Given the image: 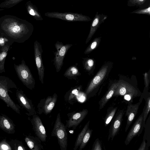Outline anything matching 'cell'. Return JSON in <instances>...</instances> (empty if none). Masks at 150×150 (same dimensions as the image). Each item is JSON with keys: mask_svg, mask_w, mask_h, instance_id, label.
<instances>
[{"mask_svg": "<svg viewBox=\"0 0 150 150\" xmlns=\"http://www.w3.org/2000/svg\"><path fill=\"white\" fill-rule=\"evenodd\" d=\"M1 28L5 34L14 41L23 42L32 35L34 28L31 23L20 22L11 18L4 19L1 24Z\"/></svg>", "mask_w": 150, "mask_h": 150, "instance_id": "6da1fadb", "label": "cell"}, {"mask_svg": "<svg viewBox=\"0 0 150 150\" xmlns=\"http://www.w3.org/2000/svg\"><path fill=\"white\" fill-rule=\"evenodd\" d=\"M17 89L15 83L9 78L0 76V99L3 101L8 107L11 108L18 114H20V107L12 100L8 92L12 88Z\"/></svg>", "mask_w": 150, "mask_h": 150, "instance_id": "7a4b0ae2", "label": "cell"}, {"mask_svg": "<svg viewBox=\"0 0 150 150\" xmlns=\"http://www.w3.org/2000/svg\"><path fill=\"white\" fill-rule=\"evenodd\" d=\"M51 135L57 137L61 150H67L68 141L67 133L66 126L61 121L59 113L57 115Z\"/></svg>", "mask_w": 150, "mask_h": 150, "instance_id": "3957f363", "label": "cell"}, {"mask_svg": "<svg viewBox=\"0 0 150 150\" xmlns=\"http://www.w3.org/2000/svg\"><path fill=\"white\" fill-rule=\"evenodd\" d=\"M15 67L18 77L23 84L30 89L33 90L34 88L35 80L24 61H23L20 64L15 65Z\"/></svg>", "mask_w": 150, "mask_h": 150, "instance_id": "277c9868", "label": "cell"}, {"mask_svg": "<svg viewBox=\"0 0 150 150\" xmlns=\"http://www.w3.org/2000/svg\"><path fill=\"white\" fill-rule=\"evenodd\" d=\"M138 91L132 86L125 82L118 81L117 86L112 96H123L127 101L131 100L138 96Z\"/></svg>", "mask_w": 150, "mask_h": 150, "instance_id": "5b68a950", "label": "cell"}, {"mask_svg": "<svg viewBox=\"0 0 150 150\" xmlns=\"http://www.w3.org/2000/svg\"><path fill=\"white\" fill-rule=\"evenodd\" d=\"M72 46V44H66L64 45L62 42L57 41L55 44L57 51L55 53L54 59V64L57 72L61 70L63 64L65 56L69 49Z\"/></svg>", "mask_w": 150, "mask_h": 150, "instance_id": "8992f818", "label": "cell"}, {"mask_svg": "<svg viewBox=\"0 0 150 150\" xmlns=\"http://www.w3.org/2000/svg\"><path fill=\"white\" fill-rule=\"evenodd\" d=\"M45 16L69 22L83 21L87 19L86 17L81 14L71 12H47L45 13Z\"/></svg>", "mask_w": 150, "mask_h": 150, "instance_id": "52a82bcc", "label": "cell"}, {"mask_svg": "<svg viewBox=\"0 0 150 150\" xmlns=\"http://www.w3.org/2000/svg\"><path fill=\"white\" fill-rule=\"evenodd\" d=\"M35 59L38 71L39 79L42 84L44 83L45 68L42 59L43 50L41 44L37 40L34 45Z\"/></svg>", "mask_w": 150, "mask_h": 150, "instance_id": "ba28073f", "label": "cell"}, {"mask_svg": "<svg viewBox=\"0 0 150 150\" xmlns=\"http://www.w3.org/2000/svg\"><path fill=\"white\" fill-rule=\"evenodd\" d=\"M145 125L142 112L132 126L127 134L125 143L127 145L135 137L139 135L142 132Z\"/></svg>", "mask_w": 150, "mask_h": 150, "instance_id": "9c48e42d", "label": "cell"}, {"mask_svg": "<svg viewBox=\"0 0 150 150\" xmlns=\"http://www.w3.org/2000/svg\"><path fill=\"white\" fill-rule=\"evenodd\" d=\"M57 99V95L54 93L52 96H48L42 99L38 104V113H43L45 115L50 113L53 109Z\"/></svg>", "mask_w": 150, "mask_h": 150, "instance_id": "30bf717a", "label": "cell"}, {"mask_svg": "<svg viewBox=\"0 0 150 150\" xmlns=\"http://www.w3.org/2000/svg\"><path fill=\"white\" fill-rule=\"evenodd\" d=\"M16 95L20 105L28 112L27 114L28 115L33 116L36 114V112L32 101L27 98L23 91L17 89Z\"/></svg>", "mask_w": 150, "mask_h": 150, "instance_id": "8fae6325", "label": "cell"}, {"mask_svg": "<svg viewBox=\"0 0 150 150\" xmlns=\"http://www.w3.org/2000/svg\"><path fill=\"white\" fill-rule=\"evenodd\" d=\"M32 116L31 122L36 137L39 138L41 141L45 142L47 138L46 131L41 119L36 114Z\"/></svg>", "mask_w": 150, "mask_h": 150, "instance_id": "7c38bea8", "label": "cell"}, {"mask_svg": "<svg viewBox=\"0 0 150 150\" xmlns=\"http://www.w3.org/2000/svg\"><path fill=\"white\" fill-rule=\"evenodd\" d=\"M88 112V110L85 109L79 112L73 113L69 117V119L67 121L66 127L75 129L84 119Z\"/></svg>", "mask_w": 150, "mask_h": 150, "instance_id": "4fadbf2b", "label": "cell"}, {"mask_svg": "<svg viewBox=\"0 0 150 150\" xmlns=\"http://www.w3.org/2000/svg\"><path fill=\"white\" fill-rule=\"evenodd\" d=\"M141 103V101H139V102L134 104H132L131 102L128 104L125 112V116L127 117L125 132L127 131L136 116Z\"/></svg>", "mask_w": 150, "mask_h": 150, "instance_id": "5bb4252c", "label": "cell"}, {"mask_svg": "<svg viewBox=\"0 0 150 150\" xmlns=\"http://www.w3.org/2000/svg\"><path fill=\"white\" fill-rule=\"evenodd\" d=\"M124 113V110H122L119 111L116 115L110 126L108 140L111 139L112 140L117 133L122 123Z\"/></svg>", "mask_w": 150, "mask_h": 150, "instance_id": "9a60e30c", "label": "cell"}, {"mask_svg": "<svg viewBox=\"0 0 150 150\" xmlns=\"http://www.w3.org/2000/svg\"><path fill=\"white\" fill-rule=\"evenodd\" d=\"M108 66L103 67L93 78L88 86L86 91L87 95L91 93L101 83L106 74Z\"/></svg>", "mask_w": 150, "mask_h": 150, "instance_id": "2e32d148", "label": "cell"}, {"mask_svg": "<svg viewBox=\"0 0 150 150\" xmlns=\"http://www.w3.org/2000/svg\"><path fill=\"white\" fill-rule=\"evenodd\" d=\"M0 129L10 134L15 132V125L12 120L5 115H0Z\"/></svg>", "mask_w": 150, "mask_h": 150, "instance_id": "e0dca14e", "label": "cell"}, {"mask_svg": "<svg viewBox=\"0 0 150 150\" xmlns=\"http://www.w3.org/2000/svg\"><path fill=\"white\" fill-rule=\"evenodd\" d=\"M25 142L29 148L32 150H41L43 149L41 141L37 137L28 136L25 137Z\"/></svg>", "mask_w": 150, "mask_h": 150, "instance_id": "ac0fdd59", "label": "cell"}, {"mask_svg": "<svg viewBox=\"0 0 150 150\" xmlns=\"http://www.w3.org/2000/svg\"><path fill=\"white\" fill-rule=\"evenodd\" d=\"M117 84L118 82L112 84L108 91L99 101L98 102L99 105V110L103 108L108 102L112 96Z\"/></svg>", "mask_w": 150, "mask_h": 150, "instance_id": "d6986e66", "label": "cell"}, {"mask_svg": "<svg viewBox=\"0 0 150 150\" xmlns=\"http://www.w3.org/2000/svg\"><path fill=\"white\" fill-rule=\"evenodd\" d=\"M27 9L28 13L32 16L36 20L42 21L43 20L40 13L37 7L30 2L27 4Z\"/></svg>", "mask_w": 150, "mask_h": 150, "instance_id": "ffe728a7", "label": "cell"}, {"mask_svg": "<svg viewBox=\"0 0 150 150\" xmlns=\"http://www.w3.org/2000/svg\"><path fill=\"white\" fill-rule=\"evenodd\" d=\"M144 98L145 100V104L143 109L144 114V120L145 123L149 112L150 110V95L149 93H146L141 96L139 101H142L143 98Z\"/></svg>", "mask_w": 150, "mask_h": 150, "instance_id": "44dd1931", "label": "cell"}, {"mask_svg": "<svg viewBox=\"0 0 150 150\" xmlns=\"http://www.w3.org/2000/svg\"><path fill=\"white\" fill-rule=\"evenodd\" d=\"M9 47L10 45H6L0 50V73L5 72V61Z\"/></svg>", "mask_w": 150, "mask_h": 150, "instance_id": "7402d4cb", "label": "cell"}, {"mask_svg": "<svg viewBox=\"0 0 150 150\" xmlns=\"http://www.w3.org/2000/svg\"><path fill=\"white\" fill-rule=\"evenodd\" d=\"M81 74L78 69L75 66L69 67L66 70L64 74V76L69 79H74L76 77Z\"/></svg>", "mask_w": 150, "mask_h": 150, "instance_id": "603a6c76", "label": "cell"}, {"mask_svg": "<svg viewBox=\"0 0 150 150\" xmlns=\"http://www.w3.org/2000/svg\"><path fill=\"white\" fill-rule=\"evenodd\" d=\"M90 121H89L85 125L83 128L78 134L75 142L74 150H76L81 144L83 138L89 127Z\"/></svg>", "mask_w": 150, "mask_h": 150, "instance_id": "cb8c5ba5", "label": "cell"}, {"mask_svg": "<svg viewBox=\"0 0 150 150\" xmlns=\"http://www.w3.org/2000/svg\"><path fill=\"white\" fill-rule=\"evenodd\" d=\"M117 109V107H110L107 110V113L104 119L105 126H107L114 116Z\"/></svg>", "mask_w": 150, "mask_h": 150, "instance_id": "d4e9b609", "label": "cell"}, {"mask_svg": "<svg viewBox=\"0 0 150 150\" xmlns=\"http://www.w3.org/2000/svg\"><path fill=\"white\" fill-rule=\"evenodd\" d=\"M150 116H149L146 123H145V129L143 137V139L147 141L146 144V149L150 146Z\"/></svg>", "mask_w": 150, "mask_h": 150, "instance_id": "484cf974", "label": "cell"}, {"mask_svg": "<svg viewBox=\"0 0 150 150\" xmlns=\"http://www.w3.org/2000/svg\"><path fill=\"white\" fill-rule=\"evenodd\" d=\"M12 150H25L26 148L22 142L17 139H11L9 142Z\"/></svg>", "mask_w": 150, "mask_h": 150, "instance_id": "4316f807", "label": "cell"}, {"mask_svg": "<svg viewBox=\"0 0 150 150\" xmlns=\"http://www.w3.org/2000/svg\"><path fill=\"white\" fill-rule=\"evenodd\" d=\"M92 131V129H88L79 146V150H81L85 146L91 137Z\"/></svg>", "mask_w": 150, "mask_h": 150, "instance_id": "83f0119b", "label": "cell"}, {"mask_svg": "<svg viewBox=\"0 0 150 150\" xmlns=\"http://www.w3.org/2000/svg\"><path fill=\"white\" fill-rule=\"evenodd\" d=\"M99 41V39H96L93 41L86 50L84 52V54H88L94 50L97 46Z\"/></svg>", "mask_w": 150, "mask_h": 150, "instance_id": "f1b7e54d", "label": "cell"}, {"mask_svg": "<svg viewBox=\"0 0 150 150\" xmlns=\"http://www.w3.org/2000/svg\"><path fill=\"white\" fill-rule=\"evenodd\" d=\"M11 148L6 139L0 142V150H11Z\"/></svg>", "mask_w": 150, "mask_h": 150, "instance_id": "f546056e", "label": "cell"}, {"mask_svg": "<svg viewBox=\"0 0 150 150\" xmlns=\"http://www.w3.org/2000/svg\"><path fill=\"white\" fill-rule=\"evenodd\" d=\"M94 63V61L92 59H89L86 60L84 64L85 69L88 71L90 70L93 67Z\"/></svg>", "mask_w": 150, "mask_h": 150, "instance_id": "4dcf8cb0", "label": "cell"}, {"mask_svg": "<svg viewBox=\"0 0 150 150\" xmlns=\"http://www.w3.org/2000/svg\"><path fill=\"white\" fill-rule=\"evenodd\" d=\"M92 150H102L101 145L98 139H97L93 146Z\"/></svg>", "mask_w": 150, "mask_h": 150, "instance_id": "1f68e13d", "label": "cell"}, {"mask_svg": "<svg viewBox=\"0 0 150 150\" xmlns=\"http://www.w3.org/2000/svg\"><path fill=\"white\" fill-rule=\"evenodd\" d=\"M78 88H77L74 89L72 91L68 98L69 100H70L75 96L77 95L79 92V90L78 89Z\"/></svg>", "mask_w": 150, "mask_h": 150, "instance_id": "d6a6232c", "label": "cell"}, {"mask_svg": "<svg viewBox=\"0 0 150 150\" xmlns=\"http://www.w3.org/2000/svg\"><path fill=\"white\" fill-rule=\"evenodd\" d=\"M146 148V141L143 139L142 142L140 145V147L138 149V150H145Z\"/></svg>", "mask_w": 150, "mask_h": 150, "instance_id": "836d02e7", "label": "cell"}, {"mask_svg": "<svg viewBox=\"0 0 150 150\" xmlns=\"http://www.w3.org/2000/svg\"><path fill=\"white\" fill-rule=\"evenodd\" d=\"M22 0H8L6 2V5H10L14 4Z\"/></svg>", "mask_w": 150, "mask_h": 150, "instance_id": "e575fe53", "label": "cell"}, {"mask_svg": "<svg viewBox=\"0 0 150 150\" xmlns=\"http://www.w3.org/2000/svg\"><path fill=\"white\" fill-rule=\"evenodd\" d=\"M98 22V18L95 19L93 21L92 24V26L94 27L97 25Z\"/></svg>", "mask_w": 150, "mask_h": 150, "instance_id": "d590c367", "label": "cell"}, {"mask_svg": "<svg viewBox=\"0 0 150 150\" xmlns=\"http://www.w3.org/2000/svg\"><path fill=\"white\" fill-rule=\"evenodd\" d=\"M4 39L3 38H0V45L1 46H3L4 45Z\"/></svg>", "mask_w": 150, "mask_h": 150, "instance_id": "8d00e7d4", "label": "cell"}, {"mask_svg": "<svg viewBox=\"0 0 150 150\" xmlns=\"http://www.w3.org/2000/svg\"><path fill=\"white\" fill-rule=\"evenodd\" d=\"M140 1H143L144 0H139Z\"/></svg>", "mask_w": 150, "mask_h": 150, "instance_id": "74e56055", "label": "cell"}]
</instances>
